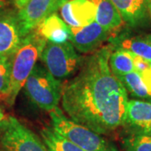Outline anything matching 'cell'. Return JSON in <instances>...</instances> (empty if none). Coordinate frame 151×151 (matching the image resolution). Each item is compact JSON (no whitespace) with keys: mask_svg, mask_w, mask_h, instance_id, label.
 Instances as JSON below:
<instances>
[{"mask_svg":"<svg viewBox=\"0 0 151 151\" xmlns=\"http://www.w3.org/2000/svg\"><path fill=\"white\" fill-rule=\"evenodd\" d=\"M150 65H151V61H150Z\"/></svg>","mask_w":151,"mask_h":151,"instance_id":"27","label":"cell"},{"mask_svg":"<svg viewBox=\"0 0 151 151\" xmlns=\"http://www.w3.org/2000/svg\"><path fill=\"white\" fill-rule=\"evenodd\" d=\"M7 5H8V3L6 0H0V15H2L4 13Z\"/></svg>","mask_w":151,"mask_h":151,"instance_id":"25","label":"cell"},{"mask_svg":"<svg viewBox=\"0 0 151 151\" xmlns=\"http://www.w3.org/2000/svg\"><path fill=\"white\" fill-rule=\"evenodd\" d=\"M4 119H5V115H4V112H3V110L0 108V123H1Z\"/></svg>","mask_w":151,"mask_h":151,"instance_id":"26","label":"cell"},{"mask_svg":"<svg viewBox=\"0 0 151 151\" xmlns=\"http://www.w3.org/2000/svg\"><path fill=\"white\" fill-rule=\"evenodd\" d=\"M97 8L96 20L111 33L119 31L124 23L111 0H92Z\"/></svg>","mask_w":151,"mask_h":151,"instance_id":"14","label":"cell"},{"mask_svg":"<svg viewBox=\"0 0 151 151\" xmlns=\"http://www.w3.org/2000/svg\"><path fill=\"white\" fill-rule=\"evenodd\" d=\"M125 151H151V132L139 131L124 139Z\"/></svg>","mask_w":151,"mask_h":151,"instance_id":"19","label":"cell"},{"mask_svg":"<svg viewBox=\"0 0 151 151\" xmlns=\"http://www.w3.org/2000/svg\"><path fill=\"white\" fill-rule=\"evenodd\" d=\"M24 87L33 103L49 113L57 108L61 100V82L42 65H35Z\"/></svg>","mask_w":151,"mask_h":151,"instance_id":"4","label":"cell"},{"mask_svg":"<svg viewBox=\"0 0 151 151\" xmlns=\"http://www.w3.org/2000/svg\"><path fill=\"white\" fill-rule=\"evenodd\" d=\"M52 0H29L17 14L23 37L34 30L50 14Z\"/></svg>","mask_w":151,"mask_h":151,"instance_id":"11","label":"cell"},{"mask_svg":"<svg viewBox=\"0 0 151 151\" xmlns=\"http://www.w3.org/2000/svg\"><path fill=\"white\" fill-rule=\"evenodd\" d=\"M140 75L142 80L144 81L145 85L148 88L149 92L151 94V65L150 67H148L145 70H144L143 72L139 73Z\"/></svg>","mask_w":151,"mask_h":151,"instance_id":"22","label":"cell"},{"mask_svg":"<svg viewBox=\"0 0 151 151\" xmlns=\"http://www.w3.org/2000/svg\"><path fill=\"white\" fill-rule=\"evenodd\" d=\"M0 145L4 151H48L31 130L12 116L0 123Z\"/></svg>","mask_w":151,"mask_h":151,"instance_id":"6","label":"cell"},{"mask_svg":"<svg viewBox=\"0 0 151 151\" xmlns=\"http://www.w3.org/2000/svg\"><path fill=\"white\" fill-rule=\"evenodd\" d=\"M67 1H69V0H52V4H51L50 11V14L55 13Z\"/></svg>","mask_w":151,"mask_h":151,"instance_id":"23","label":"cell"},{"mask_svg":"<svg viewBox=\"0 0 151 151\" xmlns=\"http://www.w3.org/2000/svg\"><path fill=\"white\" fill-rule=\"evenodd\" d=\"M40 135L48 151H84L52 128H43Z\"/></svg>","mask_w":151,"mask_h":151,"instance_id":"17","label":"cell"},{"mask_svg":"<svg viewBox=\"0 0 151 151\" xmlns=\"http://www.w3.org/2000/svg\"><path fill=\"white\" fill-rule=\"evenodd\" d=\"M109 66L113 75L117 77L134 71V55L122 49L112 50L109 57Z\"/></svg>","mask_w":151,"mask_h":151,"instance_id":"16","label":"cell"},{"mask_svg":"<svg viewBox=\"0 0 151 151\" xmlns=\"http://www.w3.org/2000/svg\"><path fill=\"white\" fill-rule=\"evenodd\" d=\"M112 49L103 46L81 63L62 86L61 105L68 118L104 134L125 124L128 92L109 66Z\"/></svg>","mask_w":151,"mask_h":151,"instance_id":"1","label":"cell"},{"mask_svg":"<svg viewBox=\"0 0 151 151\" xmlns=\"http://www.w3.org/2000/svg\"><path fill=\"white\" fill-rule=\"evenodd\" d=\"M125 124L139 131L151 132V102L129 100L126 107Z\"/></svg>","mask_w":151,"mask_h":151,"instance_id":"13","label":"cell"},{"mask_svg":"<svg viewBox=\"0 0 151 151\" xmlns=\"http://www.w3.org/2000/svg\"><path fill=\"white\" fill-rule=\"evenodd\" d=\"M46 42L35 29L23 38L19 47L11 59L10 86L4 101L9 106H12L15 102L19 92L36 65Z\"/></svg>","mask_w":151,"mask_h":151,"instance_id":"2","label":"cell"},{"mask_svg":"<svg viewBox=\"0 0 151 151\" xmlns=\"http://www.w3.org/2000/svg\"><path fill=\"white\" fill-rule=\"evenodd\" d=\"M40 59L49 72L60 82L74 74L83 61L70 41L62 44L47 41Z\"/></svg>","mask_w":151,"mask_h":151,"instance_id":"5","label":"cell"},{"mask_svg":"<svg viewBox=\"0 0 151 151\" xmlns=\"http://www.w3.org/2000/svg\"><path fill=\"white\" fill-rule=\"evenodd\" d=\"M23 38L17 14L4 13L0 15V57L12 58Z\"/></svg>","mask_w":151,"mask_h":151,"instance_id":"9","label":"cell"},{"mask_svg":"<svg viewBox=\"0 0 151 151\" xmlns=\"http://www.w3.org/2000/svg\"><path fill=\"white\" fill-rule=\"evenodd\" d=\"M134 64L135 71H137L138 73L143 72L148 67L150 66V62L147 61L146 60L143 59L139 56L134 55Z\"/></svg>","mask_w":151,"mask_h":151,"instance_id":"21","label":"cell"},{"mask_svg":"<svg viewBox=\"0 0 151 151\" xmlns=\"http://www.w3.org/2000/svg\"><path fill=\"white\" fill-rule=\"evenodd\" d=\"M123 84L127 92H129L134 97L139 98L150 97L151 94L145 85L140 75L137 71H132L129 74L118 77Z\"/></svg>","mask_w":151,"mask_h":151,"instance_id":"18","label":"cell"},{"mask_svg":"<svg viewBox=\"0 0 151 151\" xmlns=\"http://www.w3.org/2000/svg\"><path fill=\"white\" fill-rule=\"evenodd\" d=\"M51 128L84 151H119L100 134L66 117L57 107L50 112Z\"/></svg>","mask_w":151,"mask_h":151,"instance_id":"3","label":"cell"},{"mask_svg":"<svg viewBox=\"0 0 151 151\" xmlns=\"http://www.w3.org/2000/svg\"><path fill=\"white\" fill-rule=\"evenodd\" d=\"M11 59L0 57V101H5L9 90Z\"/></svg>","mask_w":151,"mask_h":151,"instance_id":"20","label":"cell"},{"mask_svg":"<svg viewBox=\"0 0 151 151\" xmlns=\"http://www.w3.org/2000/svg\"><path fill=\"white\" fill-rule=\"evenodd\" d=\"M70 43L81 53H92L112 33L94 21L81 28H70Z\"/></svg>","mask_w":151,"mask_h":151,"instance_id":"8","label":"cell"},{"mask_svg":"<svg viewBox=\"0 0 151 151\" xmlns=\"http://www.w3.org/2000/svg\"><path fill=\"white\" fill-rule=\"evenodd\" d=\"M29 1V0H15V5L18 7L19 10L27 4Z\"/></svg>","mask_w":151,"mask_h":151,"instance_id":"24","label":"cell"},{"mask_svg":"<svg viewBox=\"0 0 151 151\" xmlns=\"http://www.w3.org/2000/svg\"><path fill=\"white\" fill-rule=\"evenodd\" d=\"M124 24L131 29L151 25V0H111Z\"/></svg>","mask_w":151,"mask_h":151,"instance_id":"7","label":"cell"},{"mask_svg":"<svg viewBox=\"0 0 151 151\" xmlns=\"http://www.w3.org/2000/svg\"><path fill=\"white\" fill-rule=\"evenodd\" d=\"M62 19L70 28H81L96 20L97 8L92 0H69L60 7Z\"/></svg>","mask_w":151,"mask_h":151,"instance_id":"10","label":"cell"},{"mask_svg":"<svg viewBox=\"0 0 151 151\" xmlns=\"http://www.w3.org/2000/svg\"><path fill=\"white\" fill-rule=\"evenodd\" d=\"M117 48L127 50L147 61H151V34L122 36L117 40Z\"/></svg>","mask_w":151,"mask_h":151,"instance_id":"15","label":"cell"},{"mask_svg":"<svg viewBox=\"0 0 151 151\" xmlns=\"http://www.w3.org/2000/svg\"><path fill=\"white\" fill-rule=\"evenodd\" d=\"M35 29L46 41L54 44L70 41L71 37L70 28L56 13L45 17Z\"/></svg>","mask_w":151,"mask_h":151,"instance_id":"12","label":"cell"}]
</instances>
